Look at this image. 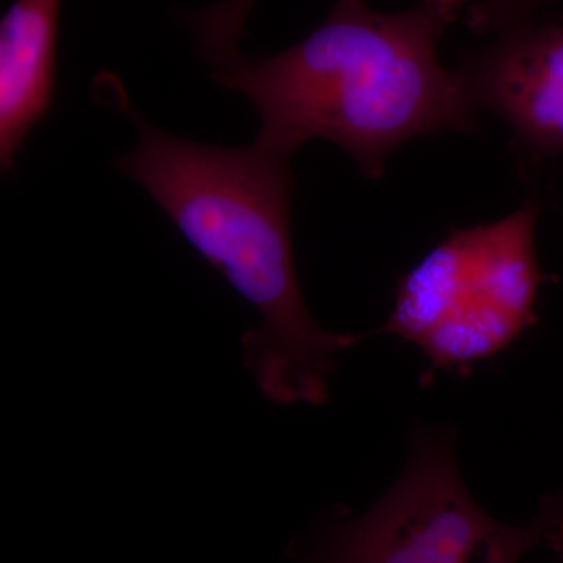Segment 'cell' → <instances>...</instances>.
<instances>
[{
  "instance_id": "obj_1",
  "label": "cell",
  "mask_w": 563,
  "mask_h": 563,
  "mask_svg": "<svg viewBox=\"0 0 563 563\" xmlns=\"http://www.w3.org/2000/svg\"><path fill=\"white\" fill-rule=\"evenodd\" d=\"M470 5L418 0L412 9L383 13L369 0H336L331 16L301 43L273 57L233 55L211 77L250 99L261 118L255 143L292 157L307 141H331L377 180L406 141L476 131L472 91L437 52Z\"/></svg>"
},
{
  "instance_id": "obj_2",
  "label": "cell",
  "mask_w": 563,
  "mask_h": 563,
  "mask_svg": "<svg viewBox=\"0 0 563 563\" xmlns=\"http://www.w3.org/2000/svg\"><path fill=\"white\" fill-rule=\"evenodd\" d=\"M114 166L131 177L261 314L243 335L244 365L268 401L321 406L339 355L362 336L325 331L303 299L290 225V155L255 143L206 146L152 128Z\"/></svg>"
},
{
  "instance_id": "obj_3",
  "label": "cell",
  "mask_w": 563,
  "mask_h": 563,
  "mask_svg": "<svg viewBox=\"0 0 563 563\" xmlns=\"http://www.w3.org/2000/svg\"><path fill=\"white\" fill-rule=\"evenodd\" d=\"M539 206L492 224L461 229L396 282L379 333L424 352L429 372H453L495 357L537 324L544 277L536 251Z\"/></svg>"
},
{
  "instance_id": "obj_4",
  "label": "cell",
  "mask_w": 563,
  "mask_h": 563,
  "mask_svg": "<svg viewBox=\"0 0 563 563\" xmlns=\"http://www.w3.org/2000/svg\"><path fill=\"white\" fill-rule=\"evenodd\" d=\"M454 429L420 428L409 462L372 509L325 528L306 563H518L544 543L550 510L501 523L463 484Z\"/></svg>"
},
{
  "instance_id": "obj_5",
  "label": "cell",
  "mask_w": 563,
  "mask_h": 563,
  "mask_svg": "<svg viewBox=\"0 0 563 563\" xmlns=\"http://www.w3.org/2000/svg\"><path fill=\"white\" fill-rule=\"evenodd\" d=\"M461 74L477 109L506 122L529 162L563 154V22H528L473 52Z\"/></svg>"
},
{
  "instance_id": "obj_6",
  "label": "cell",
  "mask_w": 563,
  "mask_h": 563,
  "mask_svg": "<svg viewBox=\"0 0 563 563\" xmlns=\"http://www.w3.org/2000/svg\"><path fill=\"white\" fill-rule=\"evenodd\" d=\"M62 0H14L0 22V166L10 173L51 111Z\"/></svg>"
},
{
  "instance_id": "obj_7",
  "label": "cell",
  "mask_w": 563,
  "mask_h": 563,
  "mask_svg": "<svg viewBox=\"0 0 563 563\" xmlns=\"http://www.w3.org/2000/svg\"><path fill=\"white\" fill-rule=\"evenodd\" d=\"M258 0H221L190 18L198 47L211 63L225 60L236 52L247 16ZM547 0H476L468 7L466 24L474 32L501 35L518 25L536 21Z\"/></svg>"
},
{
  "instance_id": "obj_8",
  "label": "cell",
  "mask_w": 563,
  "mask_h": 563,
  "mask_svg": "<svg viewBox=\"0 0 563 563\" xmlns=\"http://www.w3.org/2000/svg\"><path fill=\"white\" fill-rule=\"evenodd\" d=\"M550 510V523L544 533V543L563 561V495L544 499Z\"/></svg>"
}]
</instances>
